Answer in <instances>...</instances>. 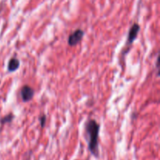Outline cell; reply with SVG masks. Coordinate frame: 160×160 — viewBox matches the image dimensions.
Instances as JSON below:
<instances>
[{
	"mask_svg": "<svg viewBox=\"0 0 160 160\" xmlns=\"http://www.w3.org/2000/svg\"><path fill=\"white\" fill-rule=\"evenodd\" d=\"M100 126L95 120H89L85 124V135L90 152L95 157H98V135Z\"/></svg>",
	"mask_w": 160,
	"mask_h": 160,
	"instance_id": "6da1fadb",
	"label": "cell"
},
{
	"mask_svg": "<svg viewBox=\"0 0 160 160\" xmlns=\"http://www.w3.org/2000/svg\"><path fill=\"white\" fill-rule=\"evenodd\" d=\"M84 35V31L81 29H78L72 33L68 38V44L70 46H75L78 45L81 40L83 39V37Z\"/></svg>",
	"mask_w": 160,
	"mask_h": 160,
	"instance_id": "7a4b0ae2",
	"label": "cell"
},
{
	"mask_svg": "<svg viewBox=\"0 0 160 160\" xmlns=\"http://www.w3.org/2000/svg\"><path fill=\"white\" fill-rule=\"evenodd\" d=\"M20 98L23 102H28L31 101L34 96V90L28 85H24L22 87L20 92Z\"/></svg>",
	"mask_w": 160,
	"mask_h": 160,
	"instance_id": "3957f363",
	"label": "cell"
},
{
	"mask_svg": "<svg viewBox=\"0 0 160 160\" xmlns=\"http://www.w3.org/2000/svg\"><path fill=\"white\" fill-rule=\"evenodd\" d=\"M139 31H140V26H139V24H138V23H134L129 31L128 41H127V45H132V43L136 39L138 34Z\"/></svg>",
	"mask_w": 160,
	"mask_h": 160,
	"instance_id": "277c9868",
	"label": "cell"
},
{
	"mask_svg": "<svg viewBox=\"0 0 160 160\" xmlns=\"http://www.w3.org/2000/svg\"><path fill=\"white\" fill-rule=\"evenodd\" d=\"M20 62L18 59H17V58H12L9 61V62H8V70L9 72H15L20 67Z\"/></svg>",
	"mask_w": 160,
	"mask_h": 160,
	"instance_id": "5b68a950",
	"label": "cell"
},
{
	"mask_svg": "<svg viewBox=\"0 0 160 160\" xmlns=\"http://www.w3.org/2000/svg\"><path fill=\"white\" fill-rule=\"evenodd\" d=\"M14 119V115L12 113H9L8 115L5 116L4 117L1 119L0 122H1L2 124H6V123H9L12 121V120Z\"/></svg>",
	"mask_w": 160,
	"mask_h": 160,
	"instance_id": "8992f818",
	"label": "cell"
},
{
	"mask_svg": "<svg viewBox=\"0 0 160 160\" xmlns=\"http://www.w3.org/2000/svg\"><path fill=\"white\" fill-rule=\"evenodd\" d=\"M39 122H40V125L42 128H44L45 124V122H46V116L42 114L39 117Z\"/></svg>",
	"mask_w": 160,
	"mask_h": 160,
	"instance_id": "52a82bcc",
	"label": "cell"
}]
</instances>
